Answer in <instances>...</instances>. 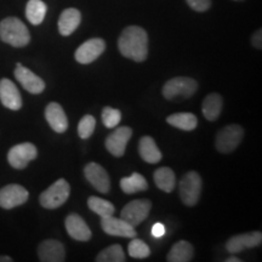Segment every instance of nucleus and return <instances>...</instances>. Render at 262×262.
Here are the masks:
<instances>
[{"label": "nucleus", "instance_id": "obj_1", "mask_svg": "<svg viewBox=\"0 0 262 262\" xmlns=\"http://www.w3.org/2000/svg\"><path fill=\"white\" fill-rule=\"evenodd\" d=\"M118 49L124 57L143 62L148 56V35L139 26L126 27L118 39Z\"/></svg>", "mask_w": 262, "mask_h": 262}, {"label": "nucleus", "instance_id": "obj_2", "mask_svg": "<svg viewBox=\"0 0 262 262\" xmlns=\"http://www.w3.org/2000/svg\"><path fill=\"white\" fill-rule=\"evenodd\" d=\"M0 39L14 48H24L31 41V34L21 19L6 17L0 22Z\"/></svg>", "mask_w": 262, "mask_h": 262}, {"label": "nucleus", "instance_id": "obj_3", "mask_svg": "<svg viewBox=\"0 0 262 262\" xmlns=\"http://www.w3.org/2000/svg\"><path fill=\"white\" fill-rule=\"evenodd\" d=\"M198 83L188 77H176L166 81L163 86V96L171 101L176 98L187 100L195 94Z\"/></svg>", "mask_w": 262, "mask_h": 262}, {"label": "nucleus", "instance_id": "obj_4", "mask_svg": "<svg viewBox=\"0 0 262 262\" xmlns=\"http://www.w3.org/2000/svg\"><path fill=\"white\" fill-rule=\"evenodd\" d=\"M70 193V183L66 181L64 179H60L41 193L40 196H39V203H40L42 208L49 209V210L57 209L67 202Z\"/></svg>", "mask_w": 262, "mask_h": 262}, {"label": "nucleus", "instance_id": "obj_5", "mask_svg": "<svg viewBox=\"0 0 262 262\" xmlns=\"http://www.w3.org/2000/svg\"><path fill=\"white\" fill-rule=\"evenodd\" d=\"M244 137V129L237 124L227 125L219 131L216 135L215 146L216 149L222 155L232 153L237 147L241 145Z\"/></svg>", "mask_w": 262, "mask_h": 262}, {"label": "nucleus", "instance_id": "obj_6", "mask_svg": "<svg viewBox=\"0 0 262 262\" xmlns=\"http://www.w3.org/2000/svg\"><path fill=\"white\" fill-rule=\"evenodd\" d=\"M180 198L187 206H194L201 198L202 178L198 172L189 171L183 175L179 186Z\"/></svg>", "mask_w": 262, "mask_h": 262}, {"label": "nucleus", "instance_id": "obj_7", "mask_svg": "<svg viewBox=\"0 0 262 262\" xmlns=\"http://www.w3.org/2000/svg\"><path fill=\"white\" fill-rule=\"evenodd\" d=\"M150 208H152V203L148 199H135L124 206L120 212V219H123L133 227H136L148 217Z\"/></svg>", "mask_w": 262, "mask_h": 262}, {"label": "nucleus", "instance_id": "obj_8", "mask_svg": "<svg viewBox=\"0 0 262 262\" xmlns=\"http://www.w3.org/2000/svg\"><path fill=\"white\" fill-rule=\"evenodd\" d=\"M38 156V149L31 142L18 143L11 147L8 153V162L16 170H22Z\"/></svg>", "mask_w": 262, "mask_h": 262}, {"label": "nucleus", "instance_id": "obj_9", "mask_svg": "<svg viewBox=\"0 0 262 262\" xmlns=\"http://www.w3.org/2000/svg\"><path fill=\"white\" fill-rule=\"evenodd\" d=\"M28 198V191L21 185L11 183V185L0 188V208L6 209V210L25 204Z\"/></svg>", "mask_w": 262, "mask_h": 262}, {"label": "nucleus", "instance_id": "obj_10", "mask_svg": "<svg viewBox=\"0 0 262 262\" xmlns=\"http://www.w3.org/2000/svg\"><path fill=\"white\" fill-rule=\"evenodd\" d=\"M106 49V42L101 38H93L80 45L75 51V60L81 64H89L96 61Z\"/></svg>", "mask_w": 262, "mask_h": 262}, {"label": "nucleus", "instance_id": "obj_11", "mask_svg": "<svg viewBox=\"0 0 262 262\" xmlns=\"http://www.w3.org/2000/svg\"><path fill=\"white\" fill-rule=\"evenodd\" d=\"M131 136H133V130L129 126H120L108 135L104 145L112 156L123 157Z\"/></svg>", "mask_w": 262, "mask_h": 262}, {"label": "nucleus", "instance_id": "obj_12", "mask_svg": "<svg viewBox=\"0 0 262 262\" xmlns=\"http://www.w3.org/2000/svg\"><path fill=\"white\" fill-rule=\"evenodd\" d=\"M15 78L19 84L24 86L25 90L33 95L41 94L45 90V81L38 77L37 74L33 73L27 67L22 66L21 63L16 64L15 68Z\"/></svg>", "mask_w": 262, "mask_h": 262}, {"label": "nucleus", "instance_id": "obj_13", "mask_svg": "<svg viewBox=\"0 0 262 262\" xmlns=\"http://www.w3.org/2000/svg\"><path fill=\"white\" fill-rule=\"evenodd\" d=\"M84 175L91 186L100 193H108L111 188V180L104 168L97 163H89L84 168Z\"/></svg>", "mask_w": 262, "mask_h": 262}, {"label": "nucleus", "instance_id": "obj_14", "mask_svg": "<svg viewBox=\"0 0 262 262\" xmlns=\"http://www.w3.org/2000/svg\"><path fill=\"white\" fill-rule=\"evenodd\" d=\"M101 227L107 234L114 235V237L123 238H135L137 233L135 227H133L123 219H117L113 215L101 217Z\"/></svg>", "mask_w": 262, "mask_h": 262}, {"label": "nucleus", "instance_id": "obj_15", "mask_svg": "<svg viewBox=\"0 0 262 262\" xmlns=\"http://www.w3.org/2000/svg\"><path fill=\"white\" fill-rule=\"evenodd\" d=\"M262 243L261 232H249V233L237 234L228 239L226 243V249L228 253L238 254L245 250V249L256 248Z\"/></svg>", "mask_w": 262, "mask_h": 262}, {"label": "nucleus", "instance_id": "obj_16", "mask_svg": "<svg viewBox=\"0 0 262 262\" xmlns=\"http://www.w3.org/2000/svg\"><path fill=\"white\" fill-rule=\"evenodd\" d=\"M0 102L11 111H18L22 108V96L17 86L6 78L0 80Z\"/></svg>", "mask_w": 262, "mask_h": 262}, {"label": "nucleus", "instance_id": "obj_17", "mask_svg": "<svg viewBox=\"0 0 262 262\" xmlns=\"http://www.w3.org/2000/svg\"><path fill=\"white\" fill-rule=\"evenodd\" d=\"M38 256L41 262H63L66 260L63 244L56 239H47L39 244Z\"/></svg>", "mask_w": 262, "mask_h": 262}, {"label": "nucleus", "instance_id": "obj_18", "mask_svg": "<svg viewBox=\"0 0 262 262\" xmlns=\"http://www.w3.org/2000/svg\"><path fill=\"white\" fill-rule=\"evenodd\" d=\"M66 229L71 238L79 242H88L91 238V231L83 217L78 214H71L66 217Z\"/></svg>", "mask_w": 262, "mask_h": 262}, {"label": "nucleus", "instance_id": "obj_19", "mask_svg": "<svg viewBox=\"0 0 262 262\" xmlns=\"http://www.w3.org/2000/svg\"><path fill=\"white\" fill-rule=\"evenodd\" d=\"M45 118L51 129L58 134H63L68 129V119L60 103L50 102L45 108Z\"/></svg>", "mask_w": 262, "mask_h": 262}, {"label": "nucleus", "instance_id": "obj_20", "mask_svg": "<svg viewBox=\"0 0 262 262\" xmlns=\"http://www.w3.org/2000/svg\"><path fill=\"white\" fill-rule=\"evenodd\" d=\"M81 21V14L79 10L70 8L66 9L58 18V31L63 37H68L75 29L79 27Z\"/></svg>", "mask_w": 262, "mask_h": 262}, {"label": "nucleus", "instance_id": "obj_21", "mask_svg": "<svg viewBox=\"0 0 262 262\" xmlns=\"http://www.w3.org/2000/svg\"><path fill=\"white\" fill-rule=\"evenodd\" d=\"M139 153L146 163L157 164L163 158L162 152L157 146L156 141L150 136H143L139 142Z\"/></svg>", "mask_w": 262, "mask_h": 262}, {"label": "nucleus", "instance_id": "obj_22", "mask_svg": "<svg viewBox=\"0 0 262 262\" xmlns=\"http://www.w3.org/2000/svg\"><path fill=\"white\" fill-rule=\"evenodd\" d=\"M222 106H224V100H222L221 95L216 93L209 94L204 98V101H203L202 106V111L205 119L209 120V122H215L220 117Z\"/></svg>", "mask_w": 262, "mask_h": 262}, {"label": "nucleus", "instance_id": "obj_23", "mask_svg": "<svg viewBox=\"0 0 262 262\" xmlns=\"http://www.w3.org/2000/svg\"><path fill=\"white\" fill-rule=\"evenodd\" d=\"M194 256L193 245L186 241H180L172 245L166 256L169 262H189Z\"/></svg>", "mask_w": 262, "mask_h": 262}, {"label": "nucleus", "instance_id": "obj_24", "mask_svg": "<svg viewBox=\"0 0 262 262\" xmlns=\"http://www.w3.org/2000/svg\"><path fill=\"white\" fill-rule=\"evenodd\" d=\"M120 188L126 194H135L137 192H143L148 188V182L139 172L131 173L127 178H123L120 180Z\"/></svg>", "mask_w": 262, "mask_h": 262}, {"label": "nucleus", "instance_id": "obj_25", "mask_svg": "<svg viewBox=\"0 0 262 262\" xmlns=\"http://www.w3.org/2000/svg\"><path fill=\"white\" fill-rule=\"evenodd\" d=\"M155 182L157 185V187L162 191L166 192V193H171L173 189H175L176 186V176L175 172L172 171V169L166 168H159L155 171Z\"/></svg>", "mask_w": 262, "mask_h": 262}, {"label": "nucleus", "instance_id": "obj_26", "mask_svg": "<svg viewBox=\"0 0 262 262\" xmlns=\"http://www.w3.org/2000/svg\"><path fill=\"white\" fill-rule=\"evenodd\" d=\"M48 6L42 0H29L26 6V17L32 25L38 26L44 21Z\"/></svg>", "mask_w": 262, "mask_h": 262}, {"label": "nucleus", "instance_id": "obj_27", "mask_svg": "<svg viewBox=\"0 0 262 262\" xmlns=\"http://www.w3.org/2000/svg\"><path fill=\"white\" fill-rule=\"evenodd\" d=\"M169 125L183 131H192L198 125V119L192 113H175L166 118Z\"/></svg>", "mask_w": 262, "mask_h": 262}, {"label": "nucleus", "instance_id": "obj_28", "mask_svg": "<svg viewBox=\"0 0 262 262\" xmlns=\"http://www.w3.org/2000/svg\"><path fill=\"white\" fill-rule=\"evenodd\" d=\"M88 206H89L91 211H94L95 214L101 216V217L113 215L114 211H116V208H114L112 203L98 198V196H90L88 199Z\"/></svg>", "mask_w": 262, "mask_h": 262}, {"label": "nucleus", "instance_id": "obj_29", "mask_svg": "<svg viewBox=\"0 0 262 262\" xmlns=\"http://www.w3.org/2000/svg\"><path fill=\"white\" fill-rule=\"evenodd\" d=\"M125 254L122 245L114 244L106 249H103L100 254L97 255V262H125Z\"/></svg>", "mask_w": 262, "mask_h": 262}, {"label": "nucleus", "instance_id": "obj_30", "mask_svg": "<svg viewBox=\"0 0 262 262\" xmlns=\"http://www.w3.org/2000/svg\"><path fill=\"white\" fill-rule=\"evenodd\" d=\"M127 253L134 258H146L150 255V249L145 242L135 237L131 239V242L129 243Z\"/></svg>", "mask_w": 262, "mask_h": 262}, {"label": "nucleus", "instance_id": "obj_31", "mask_svg": "<svg viewBox=\"0 0 262 262\" xmlns=\"http://www.w3.org/2000/svg\"><path fill=\"white\" fill-rule=\"evenodd\" d=\"M101 118H102L103 125L108 129H112V127H116L122 120V112L119 110H116V108L104 107L102 113H101Z\"/></svg>", "mask_w": 262, "mask_h": 262}, {"label": "nucleus", "instance_id": "obj_32", "mask_svg": "<svg viewBox=\"0 0 262 262\" xmlns=\"http://www.w3.org/2000/svg\"><path fill=\"white\" fill-rule=\"evenodd\" d=\"M95 126H96V119L90 114H86L81 118L79 125H78V135L83 140L89 139L94 134Z\"/></svg>", "mask_w": 262, "mask_h": 262}, {"label": "nucleus", "instance_id": "obj_33", "mask_svg": "<svg viewBox=\"0 0 262 262\" xmlns=\"http://www.w3.org/2000/svg\"><path fill=\"white\" fill-rule=\"evenodd\" d=\"M186 2H187L189 8L198 12H204L211 6V0H186Z\"/></svg>", "mask_w": 262, "mask_h": 262}, {"label": "nucleus", "instance_id": "obj_34", "mask_svg": "<svg viewBox=\"0 0 262 262\" xmlns=\"http://www.w3.org/2000/svg\"><path fill=\"white\" fill-rule=\"evenodd\" d=\"M251 42H253L254 48L258 49V50L262 49V31L261 29H258V31L254 33L253 38H251Z\"/></svg>", "mask_w": 262, "mask_h": 262}, {"label": "nucleus", "instance_id": "obj_35", "mask_svg": "<svg viewBox=\"0 0 262 262\" xmlns=\"http://www.w3.org/2000/svg\"><path fill=\"white\" fill-rule=\"evenodd\" d=\"M165 234V227H164V225L162 224H156L155 226L152 227V235L155 238H162L163 235Z\"/></svg>", "mask_w": 262, "mask_h": 262}, {"label": "nucleus", "instance_id": "obj_36", "mask_svg": "<svg viewBox=\"0 0 262 262\" xmlns=\"http://www.w3.org/2000/svg\"><path fill=\"white\" fill-rule=\"evenodd\" d=\"M225 261H226V262H242L241 258H238V257H235V256H232V257L226 258Z\"/></svg>", "mask_w": 262, "mask_h": 262}, {"label": "nucleus", "instance_id": "obj_37", "mask_svg": "<svg viewBox=\"0 0 262 262\" xmlns=\"http://www.w3.org/2000/svg\"><path fill=\"white\" fill-rule=\"evenodd\" d=\"M0 262H12V258L10 256H0Z\"/></svg>", "mask_w": 262, "mask_h": 262}, {"label": "nucleus", "instance_id": "obj_38", "mask_svg": "<svg viewBox=\"0 0 262 262\" xmlns=\"http://www.w3.org/2000/svg\"><path fill=\"white\" fill-rule=\"evenodd\" d=\"M234 2H243V0H234Z\"/></svg>", "mask_w": 262, "mask_h": 262}]
</instances>
